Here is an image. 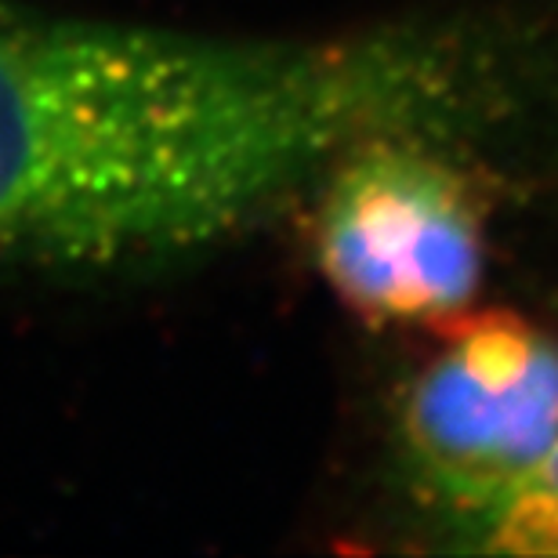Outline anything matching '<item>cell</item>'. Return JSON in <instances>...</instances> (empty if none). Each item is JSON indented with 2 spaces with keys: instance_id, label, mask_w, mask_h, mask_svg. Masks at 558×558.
Returning a JSON list of instances; mask_svg holds the SVG:
<instances>
[{
  "instance_id": "1",
  "label": "cell",
  "mask_w": 558,
  "mask_h": 558,
  "mask_svg": "<svg viewBox=\"0 0 558 558\" xmlns=\"http://www.w3.org/2000/svg\"><path fill=\"white\" fill-rule=\"evenodd\" d=\"M558 153V0L229 37L0 4V272L182 269L298 210L352 145Z\"/></svg>"
},
{
  "instance_id": "2",
  "label": "cell",
  "mask_w": 558,
  "mask_h": 558,
  "mask_svg": "<svg viewBox=\"0 0 558 558\" xmlns=\"http://www.w3.org/2000/svg\"><path fill=\"white\" fill-rule=\"evenodd\" d=\"M407 338L377 414V508L399 548L478 555L558 442V327L478 301Z\"/></svg>"
},
{
  "instance_id": "3",
  "label": "cell",
  "mask_w": 558,
  "mask_h": 558,
  "mask_svg": "<svg viewBox=\"0 0 558 558\" xmlns=\"http://www.w3.org/2000/svg\"><path fill=\"white\" fill-rule=\"evenodd\" d=\"M500 167L442 138L352 145L301 199L312 265L374 330L414 333L478 305Z\"/></svg>"
},
{
  "instance_id": "4",
  "label": "cell",
  "mask_w": 558,
  "mask_h": 558,
  "mask_svg": "<svg viewBox=\"0 0 558 558\" xmlns=\"http://www.w3.org/2000/svg\"><path fill=\"white\" fill-rule=\"evenodd\" d=\"M478 555H558V442L533 483L486 533Z\"/></svg>"
}]
</instances>
